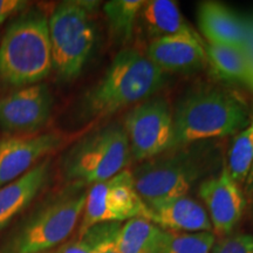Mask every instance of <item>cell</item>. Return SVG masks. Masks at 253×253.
Here are the masks:
<instances>
[{"mask_svg": "<svg viewBox=\"0 0 253 253\" xmlns=\"http://www.w3.org/2000/svg\"><path fill=\"white\" fill-rule=\"evenodd\" d=\"M218 155L219 148L212 141L168 149L131 171L135 190L148 208L188 196L196 184L214 175Z\"/></svg>", "mask_w": 253, "mask_h": 253, "instance_id": "cell-1", "label": "cell"}, {"mask_svg": "<svg viewBox=\"0 0 253 253\" xmlns=\"http://www.w3.org/2000/svg\"><path fill=\"white\" fill-rule=\"evenodd\" d=\"M252 118L248 103L233 91L214 86L194 88L179 99L172 113L171 148L236 135Z\"/></svg>", "mask_w": 253, "mask_h": 253, "instance_id": "cell-2", "label": "cell"}, {"mask_svg": "<svg viewBox=\"0 0 253 253\" xmlns=\"http://www.w3.org/2000/svg\"><path fill=\"white\" fill-rule=\"evenodd\" d=\"M166 73L144 53L125 48L116 54L102 79L84 97L87 119H102L126 107L150 99L166 84Z\"/></svg>", "mask_w": 253, "mask_h": 253, "instance_id": "cell-3", "label": "cell"}, {"mask_svg": "<svg viewBox=\"0 0 253 253\" xmlns=\"http://www.w3.org/2000/svg\"><path fill=\"white\" fill-rule=\"evenodd\" d=\"M52 71L48 18L39 11L21 14L0 41V80L27 87L40 84Z\"/></svg>", "mask_w": 253, "mask_h": 253, "instance_id": "cell-4", "label": "cell"}, {"mask_svg": "<svg viewBox=\"0 0 253 253\" xmlns=\"http://www.w3.org/2000/svg\"><path fill=\"white\" fill-rule=\"evenodd\" d=\"M130 160L125 126L113 122L73 145L62 158V175L68 184L94 185L126 170Z\"/></svg>", "mask_w": 253, "mask_h": 253, "instance_id": "cell-5", "label": "cell"}, {"mask_svg": "<svg viewBox=\"0 0 253 253\" xmlns=\"http://www.w3.org/2000/svg\"><path fill=\"white\" fill-rule=\"evenodd\" d=\"M94 1H63L48 18L52 65L62 81L77 79L93 53L96 30Z\"/></svg>", "mask_w": 253, "mask_h": 253, "instance_id": "cell-6", "label": "cell"}, {"mask_svg": "<svg viewBox=\"0 0 253 253\" xmlns=\"http://www.w3.org/2000/svg\"><path fill=\"white\" fill-rule=\"evenodd\" d=\"M86 188L68 184L15 231L1 253H43L67 239L84 213Z\"/></svg>", "mask_w": 253, "mask_h": 253, "instance_id": "cell-7", "label": "cell"}, {"mask_svg": "<svg viewBox=\"0 0 253 253\" xmlns=\"http://www.w3.org/2000/svg\"><path fill=\"white\" fill-rule=\"evenodd\" d=\"M148 217L149 209L135 190L131 171L126 169L88 190L79 238L99 224L120 223L134 218L148 219Z\"/></svg>", "mask_w": 253, "mask_h": 253, "instance_id": "cell-8", "label": "cell"}, {"mask_svg": "<svg viewBox=\"0 0 253 253\" xmlns=\"http://www.w3.org/2000/svg\"><path fill=\"white\" fill-rule=\"evenodd\" d=\"M125 130L131 158L144 162L171 148L172 112L162 97L142 101L126 114Z\"/></svg>", "mask_w": 253, "mask_h": 253, "instance_id": "cell-9", "label": "cell"}, {"mask_svg": "<svg viewBox=\"0 0 253 253\" xmlns=\"http://www.w3.org/2000/svg\"><path fill=\"white\" fill-rule=\"evenodd\" d=\"M53 95L46 84L12 91L0 99V126L9 134H34L52 115Z\"/></svg>", "mask_w": 253, "mask_h": 253, "instance_id": "cell-10", "label": "cell"}, {"mask_svg": "<svg viewBox=\"0 0 253 253\" xmlns=\"http://www.w3.org/2000/svg\"><path fill=\"white\" fill-rule=\"evenodd\" d=\"M198 192L209 210L212 231L218 236H227L242 219L246 208L243 189L231 178L225 160L220 170L199 184Z\"/></svg>", "mask_w": 253, "mask_h": 253, "instance_id": "cell-11", "label": "cell"}, {"mask_svg": "<svg viewBox=\"0 0 253 253\" xmlns=\"http://www.w3.org/2000/svg\"><path fill=\"white\" fill-rule=\"evenodd\" d=\"M62 143L63 136L56 131L0 141V186L25 175Z\"/></svg>", "mask_w": 253, "mask_h": 253, "instance_id": "cell-12", "label": "cell"}, {"mask_svg": "<svg viewBox=\"0 0 253 253\" xmlns=\"http://www.w3.org/2000/svg\"><path fill=\"white\" fill-rule=\"evenodd\" d=\"M145 56L163 73H191L208 63L197 34H182L150 41Z\"/></svg>", "mask_w": 253, "mask_h": 253, "instance_id": "cell-13", "label": "cell"}, {"mask_svg": "<svg viewBox=\"0 0 253 253\" xmlns=\"http://www.w3.org/2000/svg\"><path fill=\"white\" fill-rule=\"evenodd\" d=\"M198 25L209 45L245 48L248 26L226 5L218 1H204L198 7Z\"/></svg>", "mask_w": 253, "mask_h": 253, "instance_id": "cell-14", "label": "cell"}, {"mask_svg": "<svg viewBox=\"0 0 253 253\" xmlns=\"http://www.w3.org/2000/svg\"><path fill=\"white\" fill-rule=\"evenodd\" d=\"M148 209V220L160 229L186 233L212 232L207 210L189 196L167 199Z\"/></svg>", "mask_w": 253, "mask_h": 253, "instance_id": "cell-15", "label": "cell"}, {"mask_svg": "<svg viewBox=\"0 0 253 253\" xmlns=\"http://www.w3.org/2000/svg\"><path fill=\"white\" fill-rule=\"evenodd\" d=\"M50 176V158L46 157L15 181L0 186V230L30 205L45 188Z\"/></svg>", "mask_w": 253, "mask_h": 253, "instance_id": "cell-16", "label": "cell"}, {"mask_svg": "<svg viewBox=\"0 0 253 253\" xmlns=\"http://www.w3.org/2000/svg\"><path fill=\"white\" fill-rule=\"evenodd\" d=\"M137 23L150 41L182 34H196L186 23L177 2L172 0L144 1Z\"/></svg>", "mask_w": 253, "mask_h": 253, "instance_id": "cell-17", "label": "cell"}, {"mask_svg": "<svg viewBox=\"0 0 253 253\" xmlns=\"http://www.w3.org/2000/svg\"><path fill=\"white\" fill-rule=\"evenodd\" d=\"M205 52L208 62L218 77L239 82L253 90V60L244 48L208 45Z\"/></svg>", "mask_w": 253, "mask_h": 253, "instance_id": "cell-18", "label": "cell"}, {"mask_svg": "<svg viewBox=\"0 0 253 253\" xmlns=\"http://www.w3.org/2000/svg\"><path fill=\"white\" fill-rule=\"evenodd\" d=\"M163 230L145 218L126 220L115 237L119 253H160Z\"/></svg>", "mask_w": 253, "mask_h": 253, "instance_id": "cell-19", "label": "cell"}, {"mask_svg": "<svg viewBox=\"0 0 253 253\" xmlns=\"http://www.w3.org/2000/svg\"><path fill=\"white\" fill-rule=\"evenodd\" d=\"M143 2L142 0H112L104 4L103 11L114 40L126 43L131 39Z\"/></svg>", "mask_w": 253, "mask_h": 253, "instance_id": "cell-20", "label": "cell"}, {"mask_svg": "<svg viewBox=\"0 0 253 253\" xmlns=\"http://www.w3.org/2000/svg\"><path fill=\"white\" fill-rule=\"evenodd\" d=\"M253 164V118L252 122L235 135L227 157L225 166L231 178L243 189Z\"/></svg>", "mask_w": 253, "mask_h": 253, "instance_id": "cell-21", "label": "cell"}, {"mask_svg": "<svg viewBox=\"0 0 253 253\" xmlns=\"http://www.w3.org/2000/svg\"><path fill=\"white\" fill-rule=\"evenodd\" d=\"M216 236L213 232H172L164 231L160 253H211Z\"/></svg>", "mask_w": 253, "mask_h": 253, "instance_id": "cell-22", "label": "cell"}, {"mask_svg": "<svg viewBox=\"0 0 253 253\" xmlns=\"http://www.w3.org/2000/svg\"><path fill=\"white\" fill-rule=\"evenodd\" d=\"M120 223H104L91 227L81 238L62 245L52 253H96L104 240L112 238L118 233Z\"/></svg>", "mask_w": 253, "mask_h": 253, "instance_id": "cell-23", "label": "cell"}, {"mask_svg": "<svg viewBox=\"0 0 253 253\" xmlns=\"http://www.w3.org/2000/svg\"><path fill=\"white\" fill-rule=\"evenodd\" d=\"M211 253H253V235L236 233L214 243Z\"/></svg>", "mask_w": 253, "mask_h": 253, "instance_id": "cell-24", "label": "cell"}, {"mask_svg": "<svg viewBox=\"0 0 253 253\" xmlns=\"http://www.w3.org/2000/svg\"><path fill=\"white\" fill-rule=\"evenodd\" d=\"M28 6L24 0H0V25L13 15L21 13Z\"/></svg>", "mask_w": 253, "mask_h": 253, "instance_id": "cell-25", "label": "cell"}, {"mask_svg": "<svg viewBox=\"0 0 253 253\" xmlns=\"http://www.w3.org/2000/svg\"><path fill=\"white\" fill-rule=\"evenodd\" d=\"M115 237L116 235L112 237V238L104 240L102 244L99 246L96 253H119L115 246Z\"/></svg>", "mask_w": 253, "mask_h": 253, "instance_id": "cell-26", "label": "cell"}, {"mask_svg": "<svg viewBox=\"0 0 253 253\" xmlns=\"http://www.w3.org/2000/svg\"><path fill=\"white\" fill-rule=\"evenodd\" d=\"M243 192H244L246 199L253 201V164L251 168V171H250L248 179H246L244 186H243Z\"/></svg>", "mask_w": 253, "mask_h": 253, "instance_id": "cell-27", "label": "cell"}]
</instances>
